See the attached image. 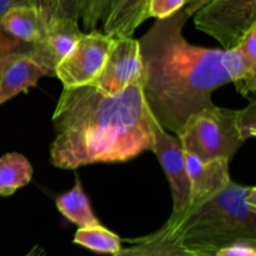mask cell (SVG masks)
<instances>
[{
	"label": "cell",
	"mask_w": 256,
	"mask_h": 256,
	"mask_svg": "<svg viewBox=\"0 0 256 256\" xmlns=\"http://www.w3.org/2000/svg\"><path fill=\"white\" fill-rule=\"evenodd\" d=\"M44 76H48L46 72L28 55L26 50L5 55L0 60V105L28 92Z\"/></svg>",
	"instance_id": "8fae6325"
},
{
	"label": "cell",
	"mask_w": 256,
	"mask_h": 256,
	"mask_svg": "<svg viewBox=\"0 0 256 256\" xmlns=\"http://www.w3.org/2000/svg\"><path fill=\"white\" fill-rule=\"evenodd\" d=\"M55 205L62 216L79 228H89L100 224L92 212L89 199L82 190V182L78 175L75 176L74 186L69 192L56 196Z\"/></svg>",
	"instance_id": "5bb4252c"
},
{
	"label": "cell",
	"mask_w": 256,
	"mask_h": 256,
	"mask_svg": "<svg viewBox=\"0 0 256 256\" xmlns=\"http://www.w3.org/2000/svg\"><path fill=\"white\" fill-rule=\"evenodd\" d=\"M24 256H46V252L40 245H34Z\"/></svg>",
	"instance_id": "4316f807"
},
{
	"label": "cell",
	"mask_w": 256,
	"mask_h": 256,
	"mask_svg": "<svg viewBox=\"0 0 256 256\" xmlns=\"http://www.w3.org/2000/svg\"><path fill=\"white\" fill-rule=\"evenodd\" d=\"M236 112L212 104L189 116L176 135L184 152L202 162H230L244 144L236 128Z\"/></svg>",
	"instance_id": "277c9868"
},
{
	"label": "cell",
	"mask_w": 256,
	"mask_h": 256,
	"mask_svg": "<svg viewBox=\"0 0 256 256\" xmlns=\"http://www.w3.org/2000/svg\"><path fill=\"white\" fill-rule=\"evenodd\" d=\"M72 242L98 254L114 256L122 250V238L102 225L79 228L74 235Z\"/></svg>",
	"instance_id": "2e32d148"
},
{
	"label": "cell",
	"mask_w": 256,
	"mask_h": 256,
	"mask_svg": "<svg viewBox=\"0 0 256 256\" xmlns=\"http://www.w3.org/2000/svg\"><path fill=\"white\" fill-rule=\"evenodd\" d=\"M142 78V58L138 39H114L99 75L92 86L106 95H115Z\"/></svg>",
	"instance_id": "52a82bcc"
},
{
	"label": "cell",
	"mask_w": 256,
	"mask_h": 256,
	"mask_svg": "<svg viewBox=\"0 0 256 256\" xmlns=\"http://www.w3.org/2000/svg\"><path fill=\"white\" fill-rule=\"evenodd\" d=\"M0 26L18 42L32 45L42 39L48 24L35 8L22 5L10 9L2 16Z\"/></svg>",
	"instance_id": "4fadbf2b"
},
{
	"label": "cell",
	"mask_w": 256,
	"mask_h": 256,
	"mask_svg": "<svg viewBox=\"0 0 256 256\" xmlns=\"http://www.w3.org/2000/svg\"><path fill=\"white\" fill-rule=\"evenodd\" d=\"M22 46V42H18L14 38L9 36L4 30L0 26V60L5 56V55L10 54L12 52H18L19 48Z\"/></svg>",
	"instance_id": "cb8c5ba5"
},
{
	"label": "cell",
	"mask_w": 256,
	"mask_h": 256,
	"mask_svg": "<svg viewBox=\"0 0 256 256\" xmlns=\"http://www.w3.org/2000/svg\"><path fill=\"white\" fill-rule=\"evenodd\" d=\"M82 34L78 22L56 18L46 26L42 39L29 45L26 52L46 72L48 76H54L58 65L69 54Z\"/></svg>",
	"instance_id": "9c48e42d"
},
{
	"label": "cell",
	"mask_w": 256,
	"mask_h": 256,
	"mask_svg": "<svg viewBox=\"0 0 256 256\" xmlns=\"http://www.w3.org/2000/svg\"><path fill=\"white\" fill-rule=\"evenodd\" d=\"M122 242L132 244L129 248H122L119 252L114 256H175L160 248L154 246V245L146 244V242H136L134 239H122Z\"/></svg>",
	"instance_id": "ffe728a7"
},
{
	"label": "cell",
	"mask_w": 256,
	"mask_h": 256,
	"mask_svg": "<svg viewBox=\"0 0 256 256\" xmlns=\"http://www.w3.org/2000/svg\"><path fill=\"white\" fill-rule=\"evenodd\" d=\"M32 166L20 152H8L0 158V196H10L26 186L32 178Z\"/></svg>",
	"instance_id": "9a60e30c"
},
{
	"label": "cell",
	"mask_w": 256,
	"mask_h": 256,
	"mask_svg": "<svg viewBox=\"0 0 256 256\" xmlns=\"http://www.w3.org/2000/svg\"><path fill=\"white\" fill-rule=\"evenodd\" d=\"M186 2L188 0H149V18H155L156 20L166 19L184 9Z\"/></svg>",
	"instance_id": "d6986e66"
},
{
	"label": "cell",
	"mask_w": 256,
	"mask_h": 256,
	"mask_svg": "<svg viewBox=\"0 0 256 256\" xmlns=\"http://www.w3.org/2000/svg\"><path fill=\"white\" fill-rule=\"evenodd\" d=\"M114 39L98 30L82 34L55 69L54 76L64 89L85 86L94 82L104 65Z\"/></svg>",
	"instance_id": "8992f818"
},
{
	"label": "cell",
	"mask_w": 256,
	"mask_h": 256,
	"mask_svg": "<svg viewBox=\"0 0 256 256\" xmlns=\"http://www.w3.org/2000/svg\"><path fill=\"white\" fill-rule=\"evenodd\" d=\"M209 2L210 0H188L182 10H184L185 14H186L188 16L192 18L198 10L202 9V8L204 6V5H206Z\"/></svg>",
	"instance_id": "484cf974"
},
{
	"label": "cell",
	"mask_w": 256,
	"mask_h": 256,
	"mask_svg": "<svg viewBox=\"0 0 256 256\" xmlns=\"http://www.w3.org/2000/svg\"><path fill=\"white\" fill-rule=\"evenodd\" d=\"M56 18H62V19H69L79 22L76 0H59Z\"/></svg>",
	"instance_id": "603a6c76"
},
{
	"label": "cell",
	"mask_w": 256,
	"mask_h": 256,
	"mask_svg": "<svg viewBox=\"0 0 256 256\" xmlns=\"http://www.w3.org/2000/svg\"><path fill=\"white\" fill-rule=\"evenodd\" d=\"M156 126L144 100L142 78L115 95L92 85L62 89L52 114L50 162L74 170L129 162L152 152Z\"/></svg>",
	"instance_id": "7a4b0ae2"
},
{
	"label": "cell",
	"mask_w": 256,
	"mask_h": 256,
	"mask_svg": "<svg viewBox=\"0 0 256 256\" xmlns=\"http://www.w3.org/2000/svg\"><path fill=\"white\" fill-rule=\"evenodd\" d=\"M22 5H30L29 0H0V22L10 9Z\"/></svg>",
	"instance_id": "d4e9b609"
},
{
	"label": "cell",
	"mask_w": 256,
	"mask_h": 256,
	"mask_svg": "<svg viewBox=\"0 0 256 256\" xmlns=\"http://www.w3.org/2000/svg\"><path fill=\"white\" fill-rule=\"evenodd\" d=\"M185 160L190 180V202L188 208H196L204 204L232 182L229 160L214 159L202 162L188 152H185Z\"/></svg>",
	"instance_id": "30bf717a"
},
{
	"label": "cell",
	"mask_w": 256,
	"mask_h": 256,
	"mask_svg": "<svg viewBox=\"0 0 256 256\" xmlns=\"http://www.w3.org/2000/svg\"><path fill=\"white\" fill-rule=\"evenodd\" d=\"M152 152L156 155L172 195V215L182 214L190 202V180L186 169L185 152L176 135H172L158 125L154 132Z\"/></svg>",
	"instance_id": "ba28073f"
},
{
	"label": "cell",
	"mask_w": 256,
	"mask_h": 256,
	"mask_svg": "<svg viewBox=\"0 0 256 256\" xmlns=\"http://www.w3.org/2000/svg\"><path fill=\"white\" fill-rule=\"evenodd\" d=\"M29 4L40 12L48 25L56 19L59 0H29Z\"/></svg>",
	"instance_id": "7402d4cb"
},
{
	"label": "cell",
	"mask_w": 256,
	"mask_h": 256,
	"mask_svg": "<svg viewBox=\"0 0 256 256\" xmlns=\"http://www.w3.org/2000/svg\"><path fill=\"white\" fill-rule=\"evenodd\" d=\"M192 16L198 30L214 38L224 50H234L256 26V0H210Z\"/></svg>",
	"instance_id": "5b68a950"
},
{
	"label": "cell",
	"mask_w": 256,
	"mask_h": 256,
	"mask_svg": "<svg viewBox=\"0 0 256 256\" xmlns=\"http://www.w3.org/2000/svg\"><path fill=\"white\" fill-rule=\"evenodd\" d=\"M112 0H76L78 16L82 20L85 29L89 32L96 30L99 22L106 15Z\"/></svg>",
	"instance_id": "e0dca14e"
},
{
	"label": "cell",
	"mask_w": 256,
	"mask_h": 256,
	"mask_svg": "<svg viewBox=\"0 0 256 256\" xmlns=\"http://www.w3.org/2000/svg\"><path fill=\"white\" fill-rule=\"evenodd\" d=\"M214 256H256V244L239 242L222 248Z\"/></svg>",
	"instance_id": "44dd1931"
},
{
	"label": "cell",
	"mask_w": 256,
	"mask_h": 256,
	"mask_svg": "<svg viewBox=\"0 0 256 256\" xmlns=\"http://www.w3.org/2000/svg\"><path fill=\"white\" fill-rule=\"evenodd\" d=\"M236 128L242 142L252 139L256 135V100L250 99L249 105L245 109L238 110Z\"/></svg>",
	"instance_id": "ac0fdd59"
},
{
	"label": "cell",
	"mask_w": 256,
	"mask_h": 256,
	"mask_svg": "<svg viewBox=\"0 0 256 256\" xmlns=\"http://www.w3.org/2000/svg\"><path fill=\"white\" fill-rule=\"evenodd\" d=\"M189 20L184 10L156 20L139 42L142 90L149 112L162 129L178 135L189 116L212 105L218 88L234 82L238 92L254 98L256 65L238 49L192 45L182 35Z\"/></svg>",
	"instance_id": "6da1fadb"
},
{
	"label": "cell",
	"mask_w": 256,
	"mask_h": 256,
	"mask_svg": "<svg viewBox=\"0 0 256 256\" xmlns=\"http://www.w3.org/2000/svg\"><path fill=\"white\" fill-rule=\"evenodd\" d=\"M134 240L175 256H214L234 242L256 244V188L232 182L206 202L172 214L159 230Z\"/></svg>",
	"instance_id": "3957f363"
},
{
	"label": "cell",
	"mask_w": 256,
	"mask_h": 256,
	"mask_svg": "<svg viewBox=\"0 0 256 256\" xmlns=\"http://www.w3.org/2000/svg\"><path fill=\"white\" fill-rule=\"evenodd\" d=\"M149 0H112L102 19L104 34L112 39L132 38L135 30L149 19Z\"/></svg>",
	"instance_id": "7c38bea8"
}]
</instances>
